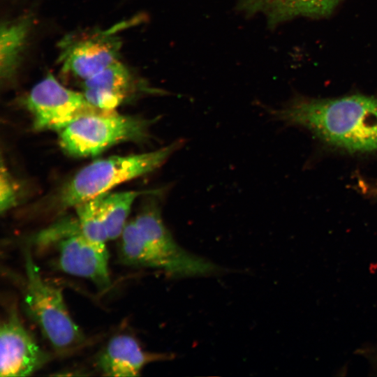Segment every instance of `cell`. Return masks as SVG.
Returning <instances> with one entry per match:
<instances>
[{
  "instance_id": "8fae6325",
  "label": "cell",
  "mask_w": 377,
  "mask_h": 377,
  "mask_svg": "<svg viewBox=\"0 0 377 377\" xmlns=\"http://www.w3.org/2000/svg\"><path fill=\"white\" fill-rule=\"evenodd\" d=\"M344 0H237V9L246 15H262L274 27L296 17L329 16Z\"/></svg>"
},
{
  "instance_id": "9a60e30c",
  "label": "cell",
  "mask_w": 377,
  "mask_h": 377,
  "mask_svg": "<svg viewBox=\"0 0 377 377\" xmlns=\"http://www.w3.org/2000/svg\"><path fill=\"white\" fill-rule=\"evenodd\" d=\"M102 195L84 201L75 207L77 221L83 236L100 247H106L108 239L101 202Z\"/></svg>"
},
{
  "instance_id": "52a82bcc",
  "label": "cell",
  "mask_w": 377,
  "mask_h": 377,
  "mask_svg": "<svg viewBox=\"0 0 377 377\" xmlns=\"http://www.w3.org/2000/svg\"><path fill=\"white\" fill-rule=\"evenodd\" d=\"M24 104L31 113L34 128L59 132L75 119L91 114H109L90 104L82 93L64 87L51 74L35 84Z\"/></svg>"
},
{
  "instance_id": "2e32d148",
  "label": "cell",
  "mask_w": 377,
  "mask_h": 377,
  "mask_svg": "<svg viewBox=\"0 0 377 377\" xmlns=\"http://www.w3.org/2000/svg\"><path fill=\"white\" fill-rule=\"evenodd\" d=\"M17 203V191L11 177L3 163L0 174V210L3 214Z\"/></svg>"
},
{
  "instance_id": "ba28073f",
  "label": "cell",
  "mask_w": 377,
  "mask_h": 377,
  "mask_svg": "<svg viewBox=\"0 0 377 377\" xmlns=\"http://www.w3.org/2000/svg\"><path fill=\"white\" fill-rule=\"evenodd\" d=\"M117 29L66 37L61 43V70L82 81L118 61L121 42Z\"/></svg>"
},
{
  "instance_id": "5bb4252c",
  "label": "cell",
  "mask_w": 377,
  "mask_h": 377,
  "mask_svg": "<svg viewBox=\"0 0 377 377\" xmlns=\"http://www.w3.org/2000/svg\"><path fill=\"white\" fill-rule=\"evenodd\" d=\"M161 193L158 190L108 192L102 195L101 207L105 223L108 239L120 237L134 201L145 194Z\"/></svg>"
},
{
  "instance_id": "6da1fadb",
  "label": "cell",
  "mask_w": 377,
  "mask_h": 377,
  "mask_svg": "<svg viewBox=\"0 0 377 377\" xmlns=\"http://www.w3.org/2000/svg\"><path fill=\"white\" fill-rule=\"evenodd\" d=\"M272 115L312 131L326 142L357 152L377 151V98L354 94L330 99L297 97Z\"/></svg>"
},
{
  "instance_id": "5b68a950",
  "label": "cell",
  "mask_w": 377,
  "mask_h": 377,
  "mask_svg": "<svg viewBox=\"0 0 377 377\" xmlns=\"http://www.w3.org/2000/svg\"><path fill=\"white\" fill-rule=\"evenodd\" d=\"M143 241L148 267L173 276H206L219 272L212 261L182 247L165 225L160 207L149 201L133 219Z\"/></svg>"
},
{
  "instance_id": "4fadbf2b",
  "label": "cell",
  "mask_w": 377,
  "mask_h": 377,
  "mask_svg": "<svg viewBox=\"0 0 377 377\" xmlns=\"http://www.w3.org/2000/svg\"><path fill=\"white\" fill-rule=\"evenodd\" d=\"M31 27L28 17L6 22L0 31V75L3 81L10 80L19 66Z\"/></svg>"
},
{
  "instance_id": "30bf717a",
  "label": "cell",
  "mask_w": 377,
  "mask_h": 377,
  "mask_svg": "<svg viewBox=\"0 0 377 377\" xmlns=\"http://www.w3.org/2000/svg\"><path fill=\"white\" fill-rule=\"evenodd\" d=\"M168 356L147 352L133 337L121 334L109 340L98 356L96 365L104 376L133 377L139 376L147 364L167 360Z\"/></svg>"
},
{
  "instance_id": "9c48e42d",
  "label": "cell",
  "mask_w": 377,
  "mask_h": 377,
  "mask_svg": "<svg viewBox=\"0 0 377 377\" xmlns=\"http://www.w3.org/2000/svg\"><path fill=\"white\" fill-rule=\"evenodd\" d=\"M50 360L22 324L17 312L10 309L0 327V376H30Z\"/></svg>"
},
{
  "instance_id": "7a4b0ae2",
  "label": "cell",
  "mask_w": 377,
  "mask_h": 377,
  "mask_svg": "<svg viewBox=\"0 0 377 377\" xmlns=\"http://www.w3.org/2000/svg\"><path fill=\"white\" fill-rule=\"evenodd\" d=\"M184 144V140L178 139L151 151L94 161L80 170L62 188L57 198L59 209L75 207L109 192L120 184L154 171Z\"/></svg>"
},
{
  "instance_id": "3957f363",
  "label": "cell",
  "mask_w": 377,
  "mask_h": 377,
  "mask_svg": "<svg viewBox=\"0 0 377 377\" xmlns=\"http://www.w3.org/2000/svg\"><path fill=\"white\" fill-rule=\"evenodd\" d=\"M24 254L26 312L57 353L73 351L84 343L82 331L68 313L60 288L42 277L29 249Z\"/></svg>"
},
{
  "instance_id": "8992f818",
  "label": "cell",
  "mask_w": 377,
  "mask_h": 377,
  "mask_svg": "<svg viewBox=\"0 0 377 377\" xmlns=\"http://www.w3.org/2000/svg\"><path fill=\"white\" fill-rule=\"evenodd\" d=\"M57 245V266L64 272L91 281L101 291L110 288L108 252L81 233L77 219L58 223L45 244Z\"/></svg>"
},
{
  "instance_id": "7c38bea8",
  "label": "cell",
  "mask_w": 377,
  "mask_h": 377,
  "mask_svg": "<svg viewBox=\"0 0 377 377\" xmlns=\"http://www.w3.org/2000/svg\"><path fill=\"white\" fill-rule=\"evenodd\" d=\"M134 87L133 76L118 60L83 80L82 94L92 105L106 111H115Z\"/></svg>"
},
{
  "instance_id": "277c9868",
  "label": "cell",
  "mask_w": 377,
  "mask_h": 377,
  "mask_svg": "<svg viewBox=\"0 0 377 377\" xmlns=\"http://www.w3.org/2000/svg\"><path fill=\"white\" fill-rule=\"evenodd\" d=\"M158 118L119 114H91L78 118L59 133V144L68 155L94 156L120 142H145Z\"/></svg>"
}]
</instances>
